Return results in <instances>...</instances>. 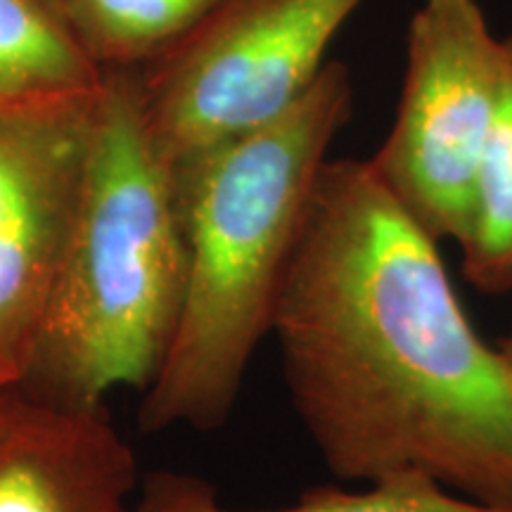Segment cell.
<instances>
[{
    "instance_id": "1",
    "label": "cell",
    "mask_w": 512,
    "mask_h": 512,
    "mask_svg": "<svg viewBox=\"0 0 512 512\" xmlns=\"http://www.w3.org/2000/svg\"><path fill=\"white\" fill-rule=\"evenodd\" d=\"M273 335L292 406L344 482L422 475L512 501V375L370 159H328Z\"/></svg>"
},
{
    "instance_id": "2",
    "label": "cell",
    "mask_w": 512,
    "mask_h": 512,
    "mask_svg": "<svg viewBox=\"0 0 512 512\" xmlns=\"http://www.w3.org/2000/svg\"><path fill=\"white\" fill-rule=\"evenodd\" d=\"M354 110L347 64L328 62L292 107L174 166L188 283L140 430H216L233 413L302 238L318 176Z\"/></svg>"
},
{
    "instance_id": "3",
    "label": "cell",
    "mask_w": 512,
    "mask_h": 512,
    "mask_svg": "<svg viewBox=\"0 0 512 512\" xmlns=\"http://www.w3.org/2000/svg\"><path fill=\"white\" fill-rule=\"evenodd\" d=\"M185 283L174 166L145 128L136 69H110L60 278L17 387L67 408L105 406L117 387L147 389L174 342Z\"/></svg>"
},
{
    "instance_id": "4",
    "label": "cell",
    "mask_w": 512,
    "mask_h": 512,
    "mask_svg": "<svg viewBox=\"0 0 512 512\" xmlns=\"http://www.w3.org/2000/svg\"><path fill=\"white\" fill-rule=\"evenodd\" d=\"M366 0H221L136 69L140 110L166 162L280 117L325 69Z\"/></svg>"
},
{
    "instance_id": "5",
    "label": "cell",
    "mask_w": 512,
    "mask_h": 512,
    "mask_svg": "<svg viewBox=\"0 0 512 512\" xmlns=\"http://www.w3.org/2000/svg\"><path fill=\"white\" fill-rule=\"evenodd\" d=\"M503 88V38L479 0H422L394 124L370 164L432 238L463 245Z\"/></svg>"
},
{
    "instance_id": "6",
    "label": "cell",
    "mask_w": 512,
    "mask_h": 512,
    "mask_svg": "<svg viewBox=\"0 0 512 512\" xmlns=\"http://www.w3.org/2000/svg\"><path fill=\"white\" fill-rule=\"evenodd\" d=\"M98 93L0 107V389L24 380L46 323L79 211Z\"/></svg>"
},
{
    "instance_id": "7",
    "label": "cell",
    "mask_w": 512,
    "mask_h": 512,
    "mask_svg": "<svg viewBox=\"0 0 512 512\" xmlns=\"http://www.w3.org/2000/svg\"><path fill=\"white\" fill-rule=\"evenodd\" d=\"M138 460L105 406L0 394V512H131Z\"/></svg>"
},
{
    "instance_id": "8",
    "label": "cell",
    "mask_w": 512,
    "mask_h": 512,
    "mask_svg": "<svg viewBox=\"0 0 512 512\" xmlns=\"http://www.w3.org/2000/svg\"><path fill=\"white\" fill-rule=\"evenodd\" d=\"M131 512H254L219 501L214 484L176 470H155L140 479ZM259 512H512V501H479L422 475H396L363 489L316 486L297 503Z\"/></svg>"
},
{
    "instance_id": "9",
    "label": "cell",
    "mask_w": 512,
    "mask_h": 512,
    "mask_svg": "<svg viewBox=\"0 0 512 512\" xmlns=\"http://www.w3.org/2000/svg\"><path fill=\"white\" fill-rule=\"evenodd\" d=\"M102 81L53 0H0V107L86 98Z\"/></svg>"
},
{
    "instance_id": "10",
    "label": "cell",
    "mask_w": 512,
    "mask_h": 512,
    "mask_svg": "<svg viewBox=\"0 0 512 512\" xmlns=\"http://www.w3.org/2000/svg\"><path fill=\"white\" fill-rule=\"evenodd\" d=\"M102 72L140 69L166 53L221 0H53Z\"/></svg>"
},
{
    "instance_id": "11",
    "label": "cell",
    "mask_w": 512,
    "mask_h": 512,
    "mask_svg": "<svg viewBox=\"0 0 512 512\" xmlns=\"http://www.w3.org/2000/svg\"><path fill=\"white\" fill-rule=\"evenodd\" d=\"M463 271L477 290H512V34L503 38V88L479 174L475 223L460 245Z\"/></svg>"
},
{
    "instance_id": "12",
    "label": "cell",
    "mask_w": 512,
    "mask_h": 512,
    "mask_svg": "<svg viewBox=\"0 0 512 512\" xmlns=\"http://www.w3.org/2000/svg\"><path fill=\"white\" fill-rule=\"evenodd\" d=\"M498 351H501L503 361H505V368H508V373L512 375V335L508 339H503V344L498 347Z\"/></svg>"
},
{
    "instance_id": "13",
    "label": "cell",
    "mask_w": 512,
    "mask_h": 512,
    "mask_svg": "<svg viewBox=\"0 0 512 512\" xmlns=\"http://www.w3.org/2000/svg\"><path fill=\"white\" fill-rule=\"evenodd\" d=\"M0 394H3V389H0Z\"/></svg>"
}]
</instances>
